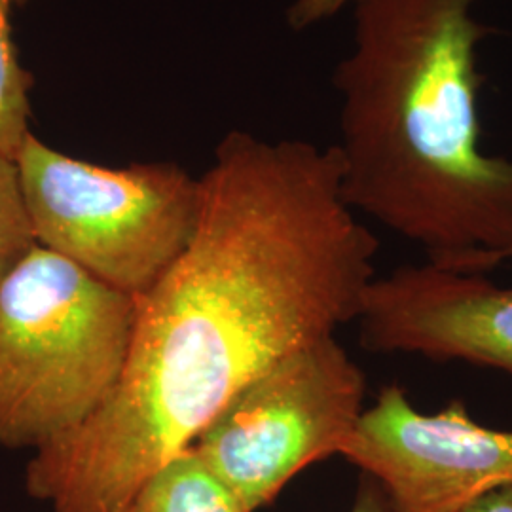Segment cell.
Masks as SVG:
<instances>
[{"label": "cell", "mask_w": 512, "mask_h": 512, "mask_svg": "<svg viewBox=\"0 0 512 512\" xmlns=\"http://www.w3.org/2000/svg\"><path fill=\"white\" fill-rule=\"evenodd\" d=\"M342 158L232 131L196 230L137 298L122 378L92 420L35 450L25 490L52 512H128L256 376L357 319L380 243L342 198Z\"/></svg>", "instance_id": "1"}, {"label": "cell", "mask_w": 512, "mask_h": 512, "mask_svg": "<svg viewBox=\"0 0 512 512\" xmlns=\"http://www.w3.org/2000/svg\"><path fill=\"white\" fill-rule=\"evenodd\" d=\"M342 95V198L444 270L486 274L512 249V160L480 145L478 0H357Z\"/></svg>", "instance_id": "2"}, {"label": "cell", "mask_w": 512, "mask_h": 512, "mask_svg": "<svg viewBox=\"0 0 512 512\" xmlns=\"http://www.w3.org/2000/svg\"><path fill=\"white\" fill-rule=\"evenodd\" d=\"M135 317L137 298L37 243L0 287V446L35 452L92 420Z\"/></svg>", "instance_id": "3"}, {"label": "cell", "mask_w": 512, "mask_h": 512, "mask_svg": "<svg viewBox=\"0 0 512 512\" xmlns=\"http://www.w3.org/2000/svg\"><path fill=\"white\" fill-rule=\"evenodd\" d=\"M16 164L38 245L133 298L154 287L196 230L202 184L181 165L92 164L33 133Z\"/></svg>", "instance_id": "4"}, {"label": "cell", "mask_w": 512, "mask_h": 512, "mask_svg": "<svg viewBox=\"0 0 512 512\" xmlns=\"http://www.w3.org/2000/svg\"><path fill=\"white\" fill-rule=\"evenodd\" d=\"M366 376L334 336L296 349L220 410L192 448L247 512L313 463L340 456L365 410Z\"/></svg>", "instance_id": "5"}, {"label": "cell", "mask_w": 512, "mask_h": 512, "mask_svg": "<svg viewBox=\"0 0 512 512\" xmlns=\"http://www.w3.org/2000/svg\"><path fill=\"white\" fill-rule=\"evenodd\" d=\"M340 456L374 476L397 512H459L512 484V431L478 423L463 401L423 414L399 384L363 410Z\"/></svg>", "instance_id": "6"}, {"label": "cell", "mask_w": 512, "mask_h": 512, "mask_svg": "<svg viewBox=\"0 0 512 512\" xmlns=\"http://www.w3.org/2000/svg\"><path fill=\"white\" fill-rule=\"evenodd\" d=\"M355 321L370 353L465 361L512 378V287L484 274L399 266L370 281Z\"/></svg>", "instance_id": "7"}, {"label": "cell", "mask_w": 512, "mask_h": 512, "mask_svg": "<svg viewBox=\"0 0 512 512\" xmlns=\"http://www.w3.org/2000/svg\"><path fill=\"white\" fill-rule=\"evenodd\" d=\"M128 512H247L192 446L162 463L133 497Z\"/></svg>", "instance_id": "8"}, {"label": "cell", "mask_w": 512, "mask_h": 512, "mask_svg": "<svg viewBox=\"0 0 512 512\" xmlns=\"http://www.w3.org/2000/svg\"><path fill=\"white\" fill-rule=\"evenodd\" d=\"M27 0H0V154L18 160L25 139L31 135V90L35 84L19 61L10 18Z\"/></svg>", "instance_id": "9"}, {"label": "cell", "mask_w": 512, "mask_h": 512, "mask_svg": "<svg viewBox=\"0 0 512 512\" xmlns=\"http://www.w3.org/2000/svg\"><path fill=\"white\" fill-rule=\"evenodd\" d=\"M35 245L18 164L0 154V287Z\"/></svg>", "instance_id": "10"}, {"label": "cell", "mask_w": 512, "mask_h": 512, "mask_svg": "<svg viewBox=\"0 0 512 512\" xmlns=\"http://www.w3.org/2000/svg\"><path fill=\"white\" fill-rule=\"evenodd\" d=\"M357 0H294L287 10V23L293 31H304L336 16L346 4Z\"/></svg>", "instance_id": "11"}, {"label": "cell", "mask_w": 512, "mask_h": 512, "mask_svg": "<svg viewBox=\"0 0 512 512\" xmlns=\"http://www.w3.org/2000/svg\"><path fill=\"white\" fill-rule=\"evenodd\" d=\"M349 512H397L382 484L374 476L361 473Z\"/></svg>", "instance_id": "12"}, {"label": "cell", "mask_w": 512, "mask_h": 512, "mask_svg": "<svg viewBox=\"0 0 512 512\" xmlns=\"http://www.w3.org/2000/svg\"><path fill=\"white\" fill-rule=\"evenodd\" d=\"M459 512H512V484L476 497Z\"/></svg>", "instance_id": "13"}, {"label": "cell", "mask_w": 512, "mask_h": 512, "mask_svg": "<svg viewBox=\"0 0 512 512\" xmlns=\"http://www.w3.org/2000/svg\"><path fill=\"white\" fill-rule=\"evenodd\" d=\"M505 260H512V249H509V251L505 253V256H503V262H505Z\"/></svg>", "instance_id": "14"}]
</instances>
